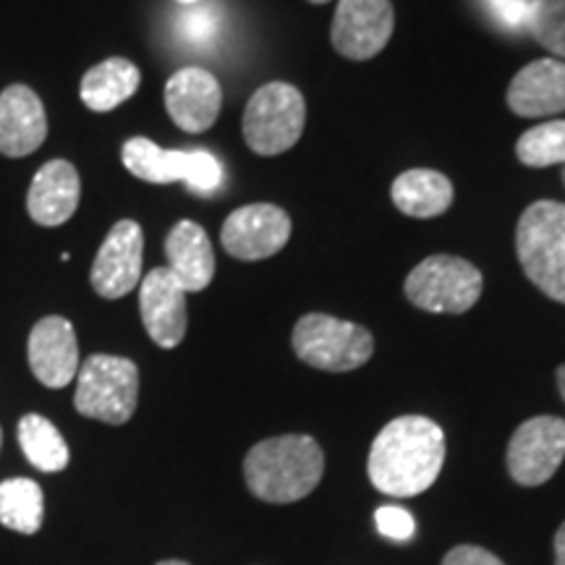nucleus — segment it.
Returning <instances> with one entry per match:
<instances>
[{"instance_id":"1","label":"nucleus","mask_w":565,"mask_h":565,"mask_svg":"<svg viewBox=\"0 0 565 565\" xmlns=\"http://www.w3.org/2000/svg\"><path fill=\"white\" fill-rule=\"evenodd\" d=\"M445 463V435L427 416H398L374 437L372 484L391 498H414L435 484Z\"/></svg>"},{"instance_id":"2","label":"nucleus","mask_w":565,"mask_h":565,"mask_svg":"<svg viewBox=\"0 0 565 565\" xmlns=\"http://www.w3.org/2000/svg\"><path fill=\"white\" fill-rule=\"evenodd\" d=\"M324 471L322 448L309 435H280L257 443L246 454L244 477L254 498L286 505L307 498Z\"/></svg>"},{"instance_id":"3","label":"nucleus","mask_w":565,"mask_h":565,"mask_svg":"<svg viewBox=\"0 0 565 565\" xmlns=\"http://www.w3.org/2000/svg\"><path fill=\"white\" fill-rule=\"evenodd\" d=\"M515 252L526 278L565 303V204L542 200L526 207L515 228Z\"/></svg>"},{"instance_id":"4","label":"nucleus","mask_w":565,"mask_h":565,"mask_svg":"<svg viewBox=\"0 0 565 565\" xmlns=\"http://www.w3.org/2000/svg\"><path fill=\"white\" fill-rule=\"evenodd\" d=\"M139 370L131 359L95 353L76 374V412L105 424H126L137 412Z\"/></svg>"},{"instance_id":"5","label":"nucleus","mask_w":565,"mask_h":565,"mask_svg":"<svg viewBox=\"0 0 565 565\" xmlns=\"http://www.w3.org/2000/svg\"><path fill=\"white\" fill-rule=\"evenodd\" d=\"M294 351L322 372H353L374 353V338L362 324L330 315H307L294 328Z\"/></svg>"},{"instance_id":"6","label":"nucleus","mask_w":565,"mask_h":565,"mask_svg":"<svg viewBox=\"0 0 565 565\" xmlns=\"http://www.w3.org/2000/svg\"><path fill=\"white\" fill-rule=\"evenodd\" d=\"M307 105L294 84L270 82L252 95L244 110V139L252 152L280 154L291 150L303 134Z\"/></svg>"},{"instance_id":"7","label":"nucleus","mask_w":565,"mask_h":565,"mask_svg":"<svg viewBox=\"0 0 565 565\" xmlns=\"http://www.w3.org/2000/svg\"><path fill=\"white\" fill-rule=\"evenodd\" d=\"M484 278L475 265L450 254L427 257L408 273L404 291L416 309L433 315H463L482 296Z\"/></svg>"},{"instance_id":"8","label":"nucleus","mask_w":565,"mask_h":565,"mask_svg":"<svg viewBox=\"0 0 565 565\" xmlns=\"http://www.w3.org/2000/svg\"><path fill=\"white\" fill-rule=\"evenodd\" d=\"M126 171L147 183L183 181L200 194H212L223 183V166L204 150H162L154 141L134 137L121 150Z\"/></svg>"},{"instance_id":"9","label":"nucleus","mask_w":565,"mask_h":565,"mask_svg":"<svg viewBox=\"0 0 565 565\" xmlns=\"http://www.w3.org/2000/svg\"><path fill=\"white\" fill-rule=\"evenodd\" d=\"M565 458V419L534 416L508 443V475L521 487H540L555 477Z\"/></svg>"},{"instance_id":"10","label":"nucleus","mask_w":565,"mask_h":565,"mask_svg":"<svg viewBox=\"0 0 565 565\" xmlns=\"http://www.w3.org/2000/svg\"><path fill=\"white\" fill-rule=\"evenodd\" d=\"M291 238V217L275 204H246L225 217L221 244L231 257L257 263L278 254Z\"/></svg>"},{"instance_id":"11","label":"nucleus","mask_w":565,"mask_h":565,"mask_svg":"<svg viewBox=\"0 0 565 565\" xmlns=\"http://www.w3.org/2000/svg\"><path fill=\"white\" fill-rule=\"evenodd\" d=\"M391 0H341L333 19V47L351 61H370L393 38Z\"/></svg>"},{"instance_id":"12","label":"nucleus","mask_w":565,"mask_h":565,"mask_svg":"<svg viewBox=\"0 0 565 565\" xmlns=\"http://www.w3.org/2000/svg\"><path fill=\"white\" fill-rule=\"evenodd\" d=\"M141 254H145V233L134 221H118L97 252L89 282L103 299H121L131 294L141 280Z\"/></svg>"},{"instance_id":"13","label":"nucleus","mask_w":565,"mask_h":565,"mask_svg":"<svg viewBox=\"0 0 565 565\" xmlns=\"http://www.w3.org/2000/svg\"><path fill=\"white\" fill-rule=\"evenodd\" d=\"M139 312L147 335L160 349H175L186 335V291L168 267H154L139 286Z\"/></svg>"},{"instance_id":"14","label":"nucleus","mask_w":565,"mask_h":565,"mask_svg":"<svg viewBox=\"0 0 565 565\" xmlns=\"http://www.w3.org/2000/svg\"><path fill=\"white\" fill-rule=\"evenodd\" d=\"M223 89L210 71L189 66L175 71L166 84L168 116L181 131L202 134L215 126L221 116Z\"/></svg>"},{"instance_id":"15","label":"nucleus","mask_w":565,"mask_h":565,"mask_svg":"<svg viewBox=\"0 0 565 565\" xmlns=\"http://www.w3.org/2000/svg\"><path fill=\"white\" fill-rule=\"evenodd\" d=\"M30 366L42 385L58 391L79 374V343L66 317H42L30 333Z\"/></svg>"},{"instance_id":"16","label":"nucleus","mask_w":565,"mask_h":565,"mask_svg":"<svg viewBox=\"0 0 565 565\" xmlns=\"http://www.w3.org/2000/svg\"><path fill=\"white\" fill-rule=\"evenodd\" d=\"M47 137V116L40 95L26 84H11L0 92V154L26 158Z\"/></svg>"},{"instance_id":"17","label":"nucleus","mask_w":565,"mask_h":565,"mask_svg":"<svg viewBox=\"0 0 565 565\" xmlns=\"http://www.w3.org/2000/svg\"><path fill=\"white\" fill-rule=\"evenodd\" d=\"M82 200L79 171L68 160H51L34 173V181L26 194V210L38 225L58 228L74 217Z\"/></svg>"},{"instance_id":"18","label":"nucleus","mask_w":565,"mask_h":565,"mask_svg":"<svg viewBox=\"0 0 565 565\" xmlns=\"http://www.w3.org/2000/svg\"><path fill=\"white\" fill-rule=\"evenodd\" d=\"M508 108L515 116L540 118L565 110V63L542 58L529 63L508 87Z\"/></svg>"},{"instance_id":"19","label":"nucleus","mask_w":565,"mask_h":565,"mask_svg":"<svg viewBox=\"0 0 565 565\" xmlns=\"http://www.w3.org/2000/svg\"><path fill=\"white\" fill-rule=\"evenodd\" d=\"M168 270L186 294H200L215 278V252L200 223L181 221L166 238Z\"/></svg>"},{"instance_id":"20","label":"nucleus","mask_w":565,"mask_h":565,"mask_svg":"<svg viewBox=\"0 0 565 565\" xmlns=\"http://www.w3.org/2000/svg\"><path fill=\"white\" fill-rule=\"evenodd\" d=\"M391 196L404 215L437 217L454 204V183L437 171L414 168L393 181Z\"/></svg>"},{"instance_id":"21","label":"nucleus","mask_w":565,"mask_h":565,"mask_svg":"<svg viewBox=\"0 0 565 565\" xmlns=\"http://www.w3.org/2000/svg\"><path fill=\"white\" fill-rule=\"evenodd\" d=\"M141 74L131 61L108 58L89 68L82 79V103L95 113H108L134 97Z\"/></svg>"},{"instance_id":"22","label":"nucleus","mask_w":565,"mask_h":565,"mask_svg":"<svg viewBox=\"0 0 565 565\" xmlns=\"http://www.w3.org/2000/svg\"><path fill=\"white\" fill-rule=\"evenodd\" d=\"M19 445L26 461L45 475H58L68 466V445L51 419L26 414L19 422Z\"/></svg>"},{"instance_id":"23","label":"nucleus","mask_w":565,"mask_h":565,"mask_svg":"<svg viewBox=\"0 0 565 565\" xmlns=\"http://www.w3.org/2000/svg\"><path fill=\"white\" fill-rule=\"evenodd\" d=\"M45 515V494L34 479L17 477L0 482V524L11 532L34 534Z\"/></svg>"},{"instance_id":"24","label":"nucleus","mask_w":565,"mask_h":565,"mask_svg":"<svg viewBox=\"0 0 565 565\" xmlns=\"http://www.w3.org/2000/svg\"><path fill=\"white\" fill-rule=\"evenodd\" d=\"M515 154L529 168H547L565 162V121L540 124L521 134Z\"/></svg>"},{"instance_id":"25","label":"nucleus","mask_w":565,"mask_h":565,"mask_svg":"<svg viewBox=\"0 0 565 565\" xmlns=\"http://www.w3.org/2000/svg\"><path fill=\"white\" fill-rule=\"evenodd\" d=\"M526 30L545 51L565 58V0H532Z\"/></svg>"},{"instance_id":"26","label":"nucleus","mask_w":565,"mask_h":565,"mask_svg":"<svg viewBox=\"0 0 565 565\" xmlns=\"http://www.w3.org/2000/svg\"><path fill=\"white\" fill-rule=\"evenodd\" d=\"M221 9L215 3L200 0V3L186 6V11L175 21V30H179L181 40L189 42V45L207 47L215 42L217 32H221Z\"/></svg>"},{"instance_id":"27","label":"nucleus","mask_w":565,"mask_h":565,"mask_svg":"<svg viewBox=\"0 0 565 565\" xmlns=\"http://www.w3.org/2000/svg\"><path fill=\"white\" fill-rule=\"evenodd\" d=\"M532 0H484V9L490 13L494 24H500L503 30L521 32L526 30V17Z\"/></svg>"},{"instance_id":"28","label":"nucleus","mask_w":565,"mask_h":565,"mask_svg":"<svg viewBox=\"0 0 565 565\" xmlns=\"http://www.w3.org/2000/svg\"><path fill=\"white\" fill-rule=\"evenodd\" d=\"M374 519H377L380 534H385L387 540L406 542V540H412L414 532H416L414 515L408 513V511H404V508L385 505V508H380L377 513H374Z\"/></svg>"},{"instance_id":"29","label":"nucleus","mask_w":565,"mask_h":565,"mask_svg":"<svg viewBox=\"0 0 565 565\" xmlns=\"http://www.w3.org/2000/svg\"><path fill=\"white\" fill-rule=\"evenodd\" d=\"M443 565H505V563L484 547L458 545V547L450 550L448 555H445Z\"/></svg>"},{"instance_id":"30","label":"nucleus","mask_w":565,"mask_h":565,"mask_svg":"<svg viewBox=\"0 0 565 565\" xmlns=\"http://www.w3.org/2000/svg\"><path fill=\"white\" fill-rule=\"evenodd\" d=\"M555 565H565V521L555 534Z\"/></svg>"},{"instance_id":"31","label":"nucleus","mask_w":565,"mask_h":565,"mask_svg":"<svg viewBox=\"0 0 565 565\" xmlns=\"http://www.w3.org/2000/svg\"><path fill=\"white\" fill-rule=\"evenodd\" d=\"M557 387H561V395L565 401V364L561 366V370H557Z\"/></svg>"},{"instance_id":"32","label":"nucleus","mask_w":565,"mask_h":565,"mask_svg":"<svg viewBox=\"0 0 565 565\" xmlns=\"http://www.w3.org/2000/svg\"><path fill=\"white\" fill-rule=\"evenodd\" d=\"M158 565H189V563H183V561H162Z\"/></svg>"},{"instance_id":"33","label":"nucleus","mask_w":565,"mask_h":565,"mask_svg":"<svg viewBox=\"0 0 565 565\" xmlns=\"http://www.w3.org/2000/svg\"><path fill=\"white\" fill-rule=\"evenodd\" d=\"M175 3H183V6H194V3H200V0H175Z\"/></svg>"},{"instance_id":"34","label":"nucleus","mask_w":565,"mask_h":565,"mask_svg":"<svg viewBox=\"0 0 565 565\" xmlns=\"http://www.w3.org/2000/svg\"><path fill=\"white\" fill-rule=\"evenodd\" d=\"M309 3H328V0H309Z\"/></svg>"},{"instance_id":"35","label":"nucleus","mask_w":565,"mask_h":565,"mask_svg":"<svg viewBox=\"0 0 565 565\" xmlns=\"http://www.w3.org/2000/svg\"><path fill=\"white\" fill-rule=\"evenodd\" d=\"M0 445H3V433H0Z\"/></svg>"},{"instance_id":"36","label":"nucleus","mask_w":565,"mask_h":565,"mask_svg":"<svg viewBox=\"0 0 565 565\" xmlns=\"http://www.w3.org/2000/svg\"><path fill=\"white\" fill-rule=\"evenodd\" d=\"M563 179H565V173H563Z\"/></svg>"}]
</instances>
